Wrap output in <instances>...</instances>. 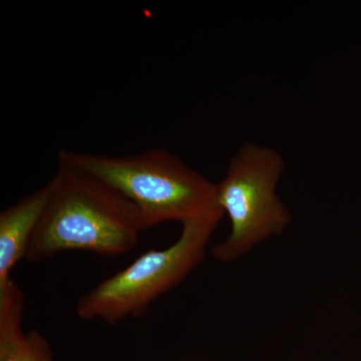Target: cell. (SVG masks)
<instances>
[{
    "instance_id": "cell-1",
    "label": "cell",
    "mask_w": 361,
    "mask_h": 361,
    "mask_svg": "<svg viewBox=\"0 0 361 361\" xmlns=\"http://www.w3.org/2000/svg\"><path fill=\"white\" fill-rule=\"evenodd\" d=\"M25 260L35 264L66 251L120 256L146 230L141 213L103 180L59 163Z\"/></svg>"
},
{
    "instance_id": "cell-2",
    "label": "cell",
    "mask_w": 361,
    "mask_h": 361,
    "mask_svg": "<svg viewBox=\"0 0 361 361\" xmlns=\"http://www.w3.org/2000/svg\"><path fill=\"white\" fill-rule=\"evenodd\" d=\"M58 160L103 180L132 202L146 230L169 221L183 224L219 207L217 184L166 149L130 156L59 149Z\"/></svg>"
},
{
    "instance_id": "cell-3",
    "label": "cell",
    "mask_w": 361,
    "mask_h": 361,
    "mask_svg": "<svg viewBox=\"0 0 361 361\" xmlns=\"http://www.w3.org/2000/svg\"><path fill=\"white\" fill-rule=\"evenodd\" d=\"M224 214L219 206L183 223L180 236L173 245L145 252L80 297L78 317L114 325L146 313L157 298L179 285L201 263L211 235Z\"/></svg>"
},
{
    "instance_id": "cell-4",
    "label": "cell",
    "mask_w": 361,
    "mask_h": 361,
    "mask_svg": "<svg viewBox=\"0 0 361 361\" xmlns=\"http://www.w3.org/2000/svg\"><path fill=\"white\" fill-rule=\"evenodd\" d=\"M283 169L278 152L259 145H246L233 157L227 174L217 184L218 204L229 216L231 234L214 247V257L222 262L234 260L288 225V210L275 194Z\"/></svg>"
},
{
    "instance_id": "cell-5",
    "label": "cell",
    "mask_w": 361,
    "mask_h": 361,
    "mask_svg": "<svg viewBox=\"0 0 361 361\" xmlns=\"http://www.w3.org/2000/svg\"><path fill=\"white\" fill-rule=\"evenodd\" d=\"M25 295L11 278L0 286V361H54L49 341L23 329Z\"/></svg>"
},
{
    "instance_id": "cell-6",
    "label": "cell",
    "mask_w": 361,
    "mask_h": 361,
    "mask_svg": "<svg viewBox=\"0 0 361 361\" xmlns=\"http://www.w3.org/2000/svg\"><path fill=\"white\" fill-rule=\"evenodd\" d=\"M49 198V187L20 199L0 213V286L11 279V271L26 251Z\"/></svg>"
}]
</instances>
